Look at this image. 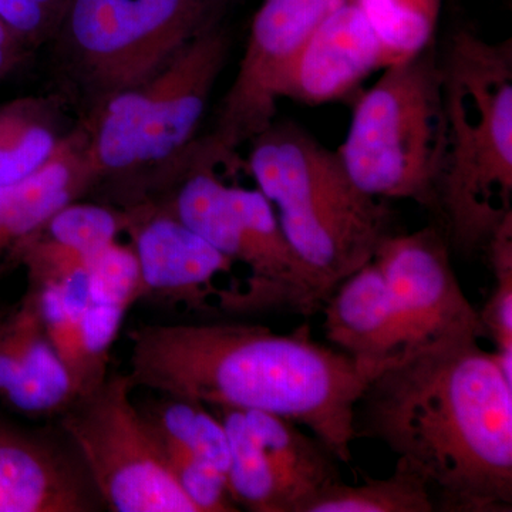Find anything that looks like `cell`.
<instances>
[{
	"instance_id": "1",
	"label": "cell",
	"mask_w": 512,
	"mask_h": 512,
	"mask_svg": "<svg viewBox=\"0 0 512 512\" xmlns=\"http://www.w3.org/2000/svg\"><path fill=\"white\" fill-rule=\"evenodd\" d=\"M356 433L416 468L437 511L512 510V382L480 338L390 360L363 390Z\"/></svg>"
},
{
	"instance_id": "2",
	"label": "cell",
	"mask_w": 512,
	"mask_h": 512,
	"mask_svg": "<svg viewBox=\"0 0 512 512\" xmlns=\"http://www.w3.org/2000/svg\"><path fill=\"white\" fill-rule=\"evenodd\" d=\"M130 342L134 389L275 414L311 431L340 463L352 461L356 407L372 377L308 328L154 323L131 330Z\"/></svg>"
},
{
	"instance_id": "3",
	"label": "cell",
	"mask_w": 512,
	"mask_h": 512,
	"mask_svg": "<svg viewBox=\"0 0 512 512\" xmlns=\"http://www.w3.org/2000/svg\"><path fill=\"white\" fill-rule=\"evenodd\" d=\"M439 60L446 151L436 214L448 244L473 252L512 214V40L460 30Z\"/></svg>"
},
{
	"instance_id": "4",
	"label": "cell",
	"mask_w": 512,
	"mask_h": 512,
	"mask_svg": "<svg viewBox=\"0 0 512 512\" xmlns=\"http://www.w3.org/2000/svg\"><path fill=\"white\" fill-rule=\"evenodd\" d=\"M248 170L325 301L393 234L386 201L359 190L338 151L298 124L275 120L252 138Z\"/></svg>"
},
{
	"instance_id": "5",
	"label": "cell",
	"mask_w": 512,
	"mask_h": 512,
	"mask_svg": "<svg viewBox=\"0 0 512 512\" xmlns=\"http://www.w3.org/2000/svg\"><path fill=\"white\" fill-rule=\"evenodd\" d=\"M440 57L431 43L390 64L353 107L343 167L359 190L377 200H409L436 212L446 151Z\"/></svg>"
},
{
	"instance_id": "6",
	"label": "cell",
	"mask_w": 512,
	"mask_h": 512,
	"mask_svg": "<svg viewBox=\"0 0 512 512\" xmlns=\"http://www.w3.org/2000/svg\"><path fill=\"white\" fill-rule=\"evenodd\" d=\"M214 167L204 158H190L174 197L161 207L249 269L242 284L222 289L218 311L316 315L325 298L286 239L271 202L258 188L228 187Z\"/></svg>"
},
{
	"instance_id": "7",
	"label": "cell",
	"mask_w": 512,
	"mask_h": 512,
	"mask_svg": "<svg viewBox=\"0 0 512 512\" xmlns=\"http://www.w3.org/2000/svg\"><path fill=\"white\" fill-rule=\"evenodd\" d=\"M228 53V33L215 26L146 82L100 104L86 130L97 180L185 156Z\"/></svg>"
},
{
	"instance_id": "8",
	"label": "cell",
	"mask_w": 512,
	"mask_h": 512,
	"mask_svg": "<svg viewBox=\"0 0 512 512\" xmlns=\"http://www.w3.org/2000/svg\"><path fill=\"white\" fill-rule=\"evenodd\" d=\"M225 0H69L56 35L93 111L221 25Z\"/></svg>"
},
{
	"instance_id": "9",
	"label": "cell",
	"mask_w": 512,
	"mask_h": 512,
	"mask_svg": "<svg viewBox=\"0 0 512 512\" xmlns=\"http://www.w3.org/2000/svg\"><path fill=\"white\" fill-rule=\"evenodd\" d=\"M130 376L113 373L80 394L60 424L114 512H198L165 463L156 433L131 400Z\"/></svg>"
},
{
	"instance_id": "10",
	"label": "cell",
	"mask_w": 512,
	"mask_h": 512,
	"mask_svg": "<svg viewBox=\"0 0 512 512\" xmlns=\"http://www.w3.org/2000/svg\"><path fill=\"white\" fill-rule=\"evenodd\" d=\"M227 431L228 487L237 507L252 512H308L342 480L340 461L293 421L258 410L208 407Z\"/></svg>"
},
{
	"instance_id": "11",
	"label": "cell",
	"mask_w": 512,
	"mask_h": 512,
	"mask_svg": "<svg viewBox=\"0 0 512 512\" xmlns=\"http://www.w3.org/2000/svg\"><path fill=\"white\" fill-rule=\"evenodd\" d=\"M342 0H262L207 146L224 161L275 121L279 89L306 40Z\"/></svg>"
},
{
	"instance_id": "12",
	"label": "cell",
	"mask_w": 512,
	"mask_h": 512,
	"mask_svg": "<svg viewBox=\"0 0 512 512\" xmlns=\"http://www.w3.org/2000/svg\"><path fill=\"white\" fill-rule=\"evenodd\" d=\"M373 261L389 288L403 352L448 339L483 338L478 311L458 282L443 231L426 227L389 235Z\"/></svg>"
},
{
	"instance_id": "13",
	"label": "cell",
	"mask_w": 512,
	"mask_h": 512,
	"mask_svg": "<svg viewBox=\"0 0 512 512\" xmlns=\"http://www.w3.org/2000/svg\"><path fill=\"white\" fill-rule=\"evenodd\" d=\"M126 232L140 266L143 299L217 309V279L232 274L235 262L208 244L161 205L128 208Z\"/></svg>"
},
{
	"instance_id": "14",
	"label": "cell",
	"mask_w": 512,
	"mask_h": 512,
	"mask_svg": "<svg viewBox=\"0 0 512 512\" xmlns=\"http://www.w3.org/2000/svg\"><path fill=\"white\" fill-rule=\"evenodd\" d=\"M387 67L382 43L356 0H342L313 30L286 73L279 100L320 106L348 100Z\"/></svg>"
},
{
	"instance_id": "15",
	"label": "cell",
	"mask_w": 512,
	"mask_h": 512,
	"mask_svg": "<svg viewBox=\"0 0 512 512\" xmlns=\"http://www.w3.org/2000/svg\"><path fill=\"white\" fill-rule=\"evenodd\" d=\"M140 410L160 441L171 474L197 511H239L229 493L231 450L221 420L204 404L164 394Z\"/></svg>"
},
{
	"instance_id": "16",
	"label": "cell",
	"mask_w": 512,
	"mask_h": 512,
	"mask_svg": "<svg viewBox=\"0 0 512 512\" xmlns=\"http://www.w3.org/2000/svg\"><path fill=\"white\" fill-rule=\"evenodd\" d=\"M0 396L29 416H60L77 397L43 319L40 292L28 285L0 320Z\"/></svg>"
},
{
	"instance_id": "17",
	"label": "cell",
	"mask_w": 512,
	"mask_h": 512,
	"mask_svg": "<svg viewBox=\"0 0 512 512\" xmlns=\"http://www.w3.org/2000/svg\"><path fill=\"white\" fill-rule=\"evenodd\" d=\"M323 332L370 377L403 352V336L382 271L370 261L323 302Z\"/></svg>"
},
{
	"instance_id": "18",
	"label": "cell",
	"mask_w": 512,
	"mask_h": 512,
	"mask_svg": "<svg viewBox=\"0 0 512 512\" xmlns=\"http://www.w3.org/2000/svg\"><path fill=\"white\" fill-rule=\"evenodd\" d=\"M93 491L55 446L0 427V512L94 511Z\"/></svg>"
},
{
	"instance_id": "19",
	"label": "cell",
	"mask_w": 512,
	"mask_h": 512,
	"mask_svg": "<svg viewBox=\"0 0 512 512\" xmlns=\"http://www.w3.org/2000/svg\"><path fill=\"white\" fill-rule=\"evenodd\" d=\"M436 498L426 478L406 460L397 457L394 471L386 478L362 474V483L342 480L326 488L308 512H433Z\"/></svg>"
},
{
	"instance_id": "20",
	"label": "cell",
	"mask_w": 512,
	"mask_h": 512,
	"mask_svg": "<svg viewBox=\"0 0 512 512\" xmlns=\"http://www.w3.org/2000/svg\"><path fill=\"white\" fill-rule=\"evenodd\" d=\"M60 140L46 101L20 99L0 104V185L19 183L36 171Z\"/></svg>"
},
{
	"instance_id": "21",
	"label": "cell",
	"mask_w": 512,
	"mask_h": 512,
	"mask_svg": "<svg viewBox=\"0 0 512 512\" xmlns=\"http://www.w3.org/2000/svg\"><path fill=\"white\" fill-rule=\"evenodd\" d=\"M36 288L40 292L47 333L72 377L77 396L87 393L94 387L83 342V318L89 299V271L64 284Z\"/></svg>"
},
{
	"instance_id": "22",
	"label": "cell",
	"mask_w": 512,
	"mask_h": 512,
	"mask_svg": "<svg viewBox=\"0 0 512 512\" xmlns=\"http://www.w3.org/2000/svg\"><path fill=\"white\" fill-rule=\"evenodd\" d=\"M382 43L387 66L419 55L431 45L441 0H356Z\"/></svg>"
},
{
	"instance_id": "23",
	"label": "cell",
	"mask_w": 512,
	"mask_h": 512,
	"mask_svg": "<svg viewBox=\"0 0 512 512\" xmlns=\"http://www.w3.org/2000/svg\"><path fill=\"white\" fill-rule=\"evenodd\" d=\"M484 249L494 288L478 312L481 335L493 342L501 369L512 380V214L498 225Z\"/></svg>"
},
{
	"instance_id": "24",
	"label": "cell",
	"mask_w": 512,
	"mask_h": 512,
	"mask_svg": "<svg viewBox=\"0 0 512 512\" xmlns=\"http://www.w3.org/2000/svg\"><path fill=\"white\" fill-rule=\"evenodd\" d=\"M128 220V210L117 211L104 205L74 201L35 232L63 247L96 258L119 239L121 232H126Z\"/></svg>"
},
{
	"instance_id": "25",
	"label": "cell",
	"mask_w": 512,
	"mask_h": 512,
	"mask_svg": "<svg viewBox=\"0 0 512 512\" xmlns=\"http://www.w3.org/2000/svg\"><path fill=\"white\" fill-rule=\"evenodd\" d=\"M143 299L140 266L131 245L113 242L89 268V301L128 311Z\"/></svg>"
},
{
	"instance_id": "26",
	"label": "cell",
	"mask_w": 512,
	"mask_h": 512,
	"mask_svg": "<svg viewBox=\"0 0 512 512\" xmlns=\"http://www.w3.org/2000/svg\"><path fill=\"white\" fill-rule=\"evenodd\" d=\"M0 20L30 47L55 36L60 18L37 0H0Z\"/></svg>"
},
{
	"instance_id": "27",
	"label": "cell",
	"mask_w": 512,
	"mask_h": 512,
	"mask_svg": "<svg viewBox=\"0 0 512 512\" xmlns=\"http://www.w3.org/2000/svg\"><path fill=\"white\" fill-rule=\"evenodd\" d=\"M30 49L33 47L0 20V79L22 66Z\"/></svg>"
},
{
	"instance_id": "28",
	"label": "cell",
	"mask_w": 512,
	"mask_h": 512,
	"mask_svg": "<svg viewBox=\"0 0 512 512\" xmlns=\"http://www.w3.org/2000/svg\"><path fill=\"white\" fill-rule=\"evenodd\" d=\"M10 192L12 184L0 185V271L8 264L10 251L15 245L9 218Z\"/></svg>"
},
{
	"instance_id": "29",
	"label": "cell",
	"mask_w": 512,
	"mask_h": 512,
	"mask_svg": "<svg viewBox=\"0 0 512 512\" xmlns=\"http://www.w3.org/2000/svg\"><path fill=\"white\" fill-rule=\"evenodd\" d=\"M6 312H8V308L0 309V320H2L3 316H5Z\"/></svg>"
}]
</instances>
